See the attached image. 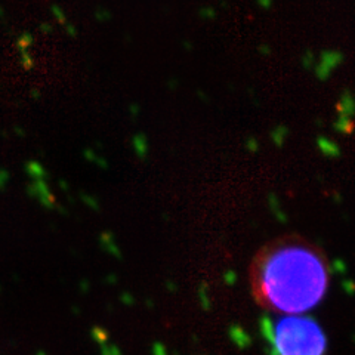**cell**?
Listing matches in <instances>:
<instances>
[{
	"label": "cell",
	"mask_w": 355,
	"mask_h": 355,
	"mask_svg": "<svg viewBox=\"0 0 355 355\" xmlns=\"http://www.w3.org/2000/svg\"><path fill=\"white\" fill-rule=\"evenodd\" d=\"M330 272L321 247L299 234H284L267 241L251 258V296L265 311L299 315L324 299Z\"/></svg>",
	"instance_id": "6da1fadb"
},
{
	"label": "cell",
	"mask_w": 355,
	"mask_h": 355,
	"mask_svg": "<svg viewBox=\"0 0 355 355\" xmlns=\"http://www.w3.org/2000/svg\"><path fill=\"white\" fill-rule=\"evenodd\" d=\"M274 345L280 355H324L327 339L313 318L286 315L274 329Z\"/></svg>",
	"instance_id": "7a4b0ae2"
},
{
	"label": "cell",
	"mask_w": 355,
	"mask_h": 355,
	"mask_svg": "<svg viewBox=\"0 0 355 355\" xmlns=\"http://www.w3.org/2000/svg\"><path fill=\"white\" fill-rule=\"evenodd\" d=\"M52 11H54V15H55L60 21L64 22V14L63 11H61V8H60V6H52Z\"/></svg>",
	"instance_id": "3957f363"
},
{
	"label": "cell",
	"mask_w": 355,
	"mask_h": 355,
	"mask_svg": "<svg viewBox=\"0 0 355 355\" xmlns=\"http://www.w3.org/2000/svg\"><path fill=\"white\" fill-rule=\"evenodd\" d=\"M201 15H203V17H208V18H212V17H215V9H212V8H205V9H201Z\"/></svg>",
	"instance_id": "277c9868"
},
{
	"label": "cell",
	"mask_w": 355,
	"mask_h": 355,
	"mask_svg": "<svg viewBox=\"0 0 355 355\" xmlns=\"http://www.w3.org/2000/svg\"><path fill=\"white\" fill-rule=\"evenodd\" d=\"M258 5L264 9H268V8H271L272 0H258Z\"/></svg>",
	"instance_id": "5b68a950"
},
{
	"label": "cell",
	"mask_w": 355,
	"mask_h": 355,
	"mask_svg": "<svg viewBox=\"0 0 355 355\" xmlns=\"http://www.w3.org/2000/svg\"><path fill=\"white\" fill-rule=\"evenodd\" d=\"M98 17H99V18H108V11L99 9V11H98Z\"/></svg>",
	"instance_id": "8992f818"
}]
</instances>
